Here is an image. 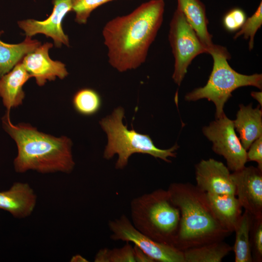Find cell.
Listing matches in <instances>:
<instances>
[{
    "label": "cell",
    "mask_w": 262,
    "mask_h": 262,
    "mask_svg": "<svg viewBox=\"0 0 262 262\" xmlns=\"http://www.w3.org/2000/svg\"><path fill=\"white\" fill-rule=\"evenodd\" d=\"M164 0H150L131 13L108 21L102 30L108 61L120 72L144 64L162 24Z\"/></svg>",
    "instance_id": "obj_1"
},
{
    "label": "cell",
    "mask_w": 262,
    "mask_h": 262,
    "mask_svg": "<svg viewBox=\"0 0 262 262\" xmlns=\"http://www.w3.org/2000/svg\"><path fill=\"white\" fill-rule=\"evenodd\" d=\"M2 122L5 131L17 146V155L14 161L17 172L33 170L42 173L58 171L69 173L73 170L75 162L70 139L46 134L29 124L14 125L7 111Z\"/></svg>",
    "instance_id": "obj_2"
},
{
    "label": "cell",
    "mask_w": 262,
    "mask_h": 262,
    "mask_svg": "<svg viewBox=\"0 0 262 262\" xmlns=\"http://www.w3.org/2000/svg\"><path fill=\"white\" fill-rule=\"evenodd\" d=\"M167 190L179 209L180 218L174 247L185 249L223 241L230 233L219 223L209 204L207 194L190 183L173 182Z\"/></svg>",
    "instance_id": "obj_3"
},
{
    "label": "cell",
    "mask_w": 262,
    "mask_h": 262,
    "mask_svg": "<svg viewBox=\"0 0 262 262\" xmlns=\"http://www.w3.org/2000/svg\"><path fill=\"white\" fill-rule=\"evenodd\" d=\"M131 221L134 227L151 239L174 247L180 213L167 190L158 189L133 198Z\"/></svg>",
    "instance_id": "obj_4"
},
{
    "label": "cell",
    "mask_w": 262,
    "mask_h": 262,
    "mask_svg": "<svg viewBox=\"0 0 262 262\" xmlns=\"http://www.w3.org/2000/svg\"><path fill=\"white\" fill-rule=\"evenodd\" d=\"M208 53L213 59V67L206 84L195 89L185 96L186 101H196L206 98L214 103L216 107L215 118L224 114L225 104L235 89L243 86H253L262 89V74L246 75L235 71L228 60L231 58L227 49L214 45L209 49Z\"/></svg>",
    "instance_id": "obj_5"
},
{
    "label": "cell",
    "mask_w": 262,
    "mask_h": 262,
    "mask_svg": "<svg viewBox=\"0 0 262 262\" xmlns=\"http://www.w3.org/2000/svg\"><path fill=\"white\" fill-rule=\"evenodd\" d=\"M124 115V109L119 107L115 109L111 115L99 121L108 138L103 157L109 160L117 154L115 165L116 169H123L128 164L130 157L136 153L147 154L167 163L171 162L168 157H176L175 151L179 147L177 144L167 149L157 147L148 135L138 133L133 129L128 130L122 122Z\"/></svg>",
    "instance_id": "obj_6"
},
{
    "label": "cell",
    "mask_w": 262,
    "mask_h": 262,
    "mask_svg": "<svg viewBox=\"0 0 262 262\" xmlns=\"http://www.w3.org/2000/svg\"><path fill=\"white\" fill-rule=\"evenodd\" d=\"M168 39L174 58L172 79L180 86L193 60L200 54L208 53V49L178 8L170 21Z\"/></svg>",
    "instance_id": "obj_7"
},
{
    "label": "cell",
    "mask_w": 262,
    "mask_h": 262,
    "mask_svg": "<svg viewBox=\"0 0 262 262\" xmlns=\"http://www.w3.org/2000/svg\"><path fill=\"white\" fill-rule=\"evenodd\" d=\"M108 225L113 240L132 243L154 262H185L183 251L157 242L141 232L125 214L109 221Z\"/></svg>",
    "instance_id": "obj_8"
},
{
    "label": "cell",
    "mask_w": 262,
    "mask_h": 262,
    "mask_svg": "<svg viewBox=\"0 0 262 262\" xmlns=\"http://www.w3.org/2000/svg\"><path fill=\"white\" fill-rule=\"evenodd\" d=\"M202 132L213 143V151L225 159L229 170L234 172L245 166L247 150L236 134L233 121L225 114L204 127Z\"/></svg>",
    "instance_id": "obj_9"
},
{
    "label": "cell",
    "mask_w": 262,
    "mask_h": 262,
    "mask_svg": "<svg viewBox=\"0 0 262 262\" xmlns=\"http://www.w3.org/2000/svg\"><path fill=\"white\" fill-rule=\"evenodd\" d=\"M230 176L242 208L252 216H262V170L245 166Z\"/></svg>",
    "instance_id": "obj_10"
},
{
    "label": "cell",
    "mask_w": 262,
    "mask_h": 262,
    "mask_svg": "<svg viewBox=\"0 0 262 262\" xmlns=\"http://www.w3.org/2000/svg\"><path fill=\"white\" fill-rule=\"evenodd\" d=\"M53 8L46 20L38 21L30 19L18 22L19 27L26 36L32 37L38 33L51 37L57 47L62 44L69 46V39L62 28V21L66 15L72 11V0H52Z\"/></svg>",
    "instance_id": "obj_11"
},
{
    "label": "cell",
    "mask_w": 262,
    "mask_h": 262,
    "mask_svg": "<svg viewBox=\"0 0 262 262\" xmlns=\"http://www.w3.org/2000/svg\"><path fill=\"white\" fill-rule=\"evenodd\" d=\"M196 186L207 194L235 195L229 170L213 159L202 160L195 166Z\"/></svg>",
    "instance_id": "obj_12"
},
{
    "label": "cell",
    "mask_w": 262,
    "mask_h": 262,
    "mask_svg": "<svg viewBox=\"0 0 262 262\" xmlns=\"http://www.w3.org/2000/svg\"><path fill=\"white\" fill-rule=\"evenodd\" d=\"M52 46L50 43L40 45L22 60L25 69L31 77L35 78L39 86L44 85L48 80H55L57 77L63 79L68 74L64 64L50 58L49 50Z\"/></svg>",
    "instance_id": "obj_13"
},
{
    "label": "cell",
    "mask_w": 262,
    "mask_h": 262,
    "mask_svg": "<svg viewBox=\"0 0 262 262\" xmlns=\"http://www.w3.org/2000/svg\"><path fill=\"white\" fill-rule=\"evenodd\" d=\"M36 202V196L28 183L15 182L10 189L0 192V209L9 212L15 217L29 216Z\"/></svg>",
    "instance_id": "obj_14"
},
{
    "label": "cell",
    "mask_w": 262,
    "mask_h": 262,
    "mask_svg": "<svg viewBox=\"0 0 262 262\" xmlns=\"http://www.w3.org/2000/svg\"><path fill=\"white\" fill-rule=\"evenodd\" d=\"M31 77L20 61L0 78V97L7 111L22 104L25 97L23 86Z\"/></svg>",
    "instance_id": "obj_15"
},
{
    "label": "cell",
    "mask_w": 262,
    "mask_h": 262,
    "mask_svg": "<svg viewBox=\"0 0 262 262\" xmlns=\"http://www.w3.org/2000/svg\"><path fill=\"white\" fill-rule=\"evenodd\" d=\"M239 107L234 126L242 146L247 150L254 141L262 136V110L259 105L253 108L252 104H240Z\"/></svg>",
    "instance_id": "obj_16"
},
{
    "label": "cell",
    "mask_w": 262,
    "mask_h": 262,
    "mask_svg": "<svg viewBox=\"0 0 262 262\" xmlns=\"http://www.w3.org/2000/svg\"><path fill=\"white\" fill-rule=\"evenodd\" d=\"M207 198L216 219L230 233L233 232L242 215V207L235 195L207 194Z\"/></svg>",
    "instance_id": "obj_17"
},
{
    "label": "cell",
    "mask_w": 262,
    "mask_h": 262,
    "mask_svg": "<svg viewBox=\"0 0 262 262\" xmlns=\"http://www.w3.org/2000/svg\"><path fill=\"white\" fill-rule=\"evenodd\" d=\"M179 9L193 28L202 43L209 49L214 44L208 30V21L204 5L199 0H177Z\"/></svg>",
    "instance_id": "obj_18"
},
{
    "label": "cell",
    "mask_w": 262,
    "mask_h": 262,
    "mask_svg": "<svg viewBox=\"0 0 262 262\" xmlns=\"http://www.w3.org/2000/svg\"><path fill=\"white\" fill-rule=\"evenodd\" d=\"M2 33L0 32V36ZM40 45L39 41L29 36L17 44H7L0 39V78Z\"/></svg>",
    "instance_id": "obj_19"
},
{
    "label": "cell",
    "mask_w": 262,
    "mask_h": 262,
    "mask_svg": "<svg viewBox=\"0 0 262 262\" xmlns=\"http://www.w3.org/2000/svg\"><path fill=\"white\" fill-rule=\"evenodd\" d=\"M232 250L223 241H215L183 251L185 262H221Z\"/></svg>",
    "instance_id": "obj_20"
},
{
    "label": "cell",
    "mask_w": 262,
    "mask_h": 262,
    "mask_svg": "<svg viewBox=\"0 0 262 262\" xmlns=\"http://www.w3.org/2000/svg\"><path fill=\"white\" fill-rule=\"evenodd\" d=\"M252 220V216L245 211L234 231L235 240L232 248L235 262H253L249 238Z\"/></svg>",
    "instance_id": "obj_21"
},
{
    "label": "cell",
    "mask_w": 262,
    "mask_h": 262,
    "mask_svg": "<svg viewBox=\"0 0 262 262\" xmlns=\"http://www.w3.org/2000/svg\"><path fill=\"white\" fill-rule=\"evenodd\" d=\"M72 103L78 113L89 116L95 114L99 110L101 106V99L96 91L85 88L79 90L75 94Z\"/></svg>",
    "instance_id": "obj_22"
},
{
    "label": "cell",
    "mask_w": 262,
    "mask_h": 262,
    "mask_svg": "<svg viewBox=\"0 0 262 262\" xmlns=\"http://www.w3.org/2000/svg\"><path fill=\"white\" fill-rule=\"evenodd\" d=\"M95 262H135L133 246L129 242L119 248H103L96 254Z\"/></svg>",
    "instance_id": "obj_23"
},
{
    "label": "cell",
    "mask_w": 262,
    "mask_h": 262,
    "mask_svg": "<svg viewBox=\"0 0 262 262\" xmlns=\"http://www.w3.org/2000/svg\"><path fill=\"white\" fill-rule=\"evenodd\" d=\"M262 25V2H260L257 10L249 17L246 19L244 24L234 36L237 39L243 35L246 39L249 38V49L251 50L254 47V39L257 31Z\"/></svg>",
    "instance_id": "obj_24"
},
{
    "label": "cell",
    "mask_w": 262,
    "mask_h": 262,
    "mask_svg": "<svg viewBox=\"0 0 262 262\" xmlns=\"http://www.w3.org/2000/svg\"><path fill=\"white\" fill-rule=\"evenodd\" d=\"M115 0H72V11L75 13V21L85 24L91 13L98 7Z\"/></svg>",
    "instance_id": "obj_25"
},
{
    "label": "cell",
    "mask_w": 262,
    "mask_h": 262,
    "mask_svg": "<svg viewBox=\"0 0 262 262\" xmlns=\"http://www.w3.org/2000/svg\"><path fill=\"white\" fill-rule=\"evenodd\" d=\"M249 238L253 262H262V216H252Z\"/></svg>",
    "instance_id": "obj_26"
},
{
    "label": "cell",
    "mask_w": 262,
    "mask_h": 262,
    "mask_svg": "<svg viewBox=\"0 0 262 262\" xmlns=\"http://www.w3.org/2000/svg\"><path fill=\"white\" fill-rule=\"evenodd\" d=\"M245 12L239 8L232 9L224 16L223 24L228 31L234 32L240 29L246 18Z\"/></svg>",
    "instance_id": "obj_27"
},
{
    "label": "cell",
    "mask_w": 262,
    "mask_h": 262,
    "mask_svg": "<svg viewBox=\"0 0 262 262\" xmlns=\"http://www.w3.org/2000/svg\"><path fill=\"white\" fill-rule=\"evenodd\" d=\"M247 152V161L257 163L258 167L262 170V136L250 145Z\"/></svg>",
    "instance_id": "obj_28"
},
{
    "label": "cell",
    "mask_w": 262,
    "mask_h": 262,
    "mask_svg": "<svg viewBox=\"0 0 262 262\" xmlns=\"http://www.w3.org/2000/svg\"><path fill=\"white\" fill-rule=\"evenodd\" d=\"M133 249L135 262H154L151 258L136 246L134 245Z\"/></svg>",
    "instance_id": "obj_29"
},
{
    "label": "cell",
    "mask_w": 262,
    "mask_h": 262,
    "mask_svg": "<svg viewBox=\"0 0 262 262\" xmlns=\"http://www.w3.org/2000/svg\"><path fill=\"white\" fill-rule=\"evenodd\" d=\"M251 95L254 99L257 100L261 106L262 104V92H255L253 91L251 93Z\"/></svg>",
    "instance_id": "obj_30"
},
{
    "label": "cell",
    "mask_w": 262,
    "mask_h": 262,
    "mask_svg": "<svg viewBox=\"0 0 262 262\" xmlns=\"http://www.w3.org/2000/svg\"><path fill=\"white\" fill-rule=\"evenodd\" d=\"M70 262H87L88 261L80 255H76L73 256Z\"/></svg>",
    "instance_id": "obj_31"
}]
</instances>
